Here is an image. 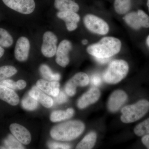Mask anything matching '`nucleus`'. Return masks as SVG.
<instances>
[{
	"label": "nucleus",
	"mask_w": 149,
	"mask_h": 149,
	"mask_svg": "<svg viewBox=\"0 0 149 149\" xmlns=\"http://www.w3.org/2000/svg\"><path fill=\"white\" fill-rule=\"evenodd\" d=\"M85 128V125L81 121L70 120L54 126L51 130L50 135L57 141H71L79 137Z\"/></svg>",
	"instance_id": "1"
},
{
	"label": "nucleus",
	"mask_w": 149,
	"mask_h": 149,
	"mask_svg": "<svg viewBox=\"0 0 149 149\" xmlns=\"http://www.w3.org/2000/svg\"><path fill=\"white\" fill-rule=\"evenodd\" d=\"M121 47L120 40L114 37H106L102 38L97 43L89 46L87 51L95 57L109 58L118 53Z\"/></svg>",
	"instance_id": "2"
},
{
	"label": "nucleus",
	"mask_w": 149,
	"mask_h": 149,
	"mask_svg": "<svg viewBox=\"0 0 149 149\" xmlns=\"http://www.w3.org/2000/svg\"><path fill=\"white\" fill-rule=\"evenodd\" d=\"M129 66L128 63L123 60H115L111 61L103 74L105 82L116 84L125 78L128 74Z\"/></svg>",
	"instance_id": "3"
},
{
	"label": "nucleus",
	"mask_w": 149,
	"mask_h": 149,
	"mask_svg": "<svg viewBox=\"0 0 149 149\" xmlns=\"http://www.w3.org/2000/svg\"><path fill=\"white\" fill-rule=\"evenodd\" d=\"M149 110L148 101L141 100L133 104L126 106L123 108L120 119L124 123L135 122L143 117Z\"/></svg>",
	"instance_id": "4"
},
{
	"label": "nucleus",
	"mask_w": 149,
	"mask_h": 149,
	"mask_svg": "<svg viewBox=\"0 0 149 149\" xmlns=\"http://www.w3.org/2000/svg\"><path fill=\"white\" fill-rule=\"evenodd\" d=\"M83 22L87 29L95 34L105 35L109 31L108 24L104 19L94 15H85Z\"/></svg>",
	"instance_id": "5"
},
{
	"label": "nucleus",
	"mask_w": 149,
	"mask_h": 149,
	"mask_svg": "<svg viewBox=\"0 0 149 149\" xmlns=\"http://www.w3.org/2000/svg\"><path fill=\"white\" fill-rule=\"evenodd\" d=\"M123 19L133 29L138 30L141 27H149V17L141 10H139L137 12H133L127 14Z\"/></svg>",
	"instance_id": "6"
},
{
	"label": "nucleus",
	"mask_w": 149,
	"mask_h": 149,
	"mask_svg": "<svg viewBox=\"0 0 149 149\" xmlns=\"http://www.w3.org/2000/svg\"><path fill=\"white\" fill-rule=\"evenodd\" d=\"M7 6L23 14L32 13L35 10L34 0H2Z\"/></svg>",
	"instance_id": "7"
},
{
	"label": "nucleus",
	"mask_w": 149,
	"mask_h": 149,
	"mask_svg": "<svg viewBox=\"0 0 149 149\" xmlns=\"http://www.w3.org/2000/svg\"><path fill=\"white\" fill-rule=\"evenodd\" d=\"M90 79L88 74L84 72L77 73L67 83L65 87V93L70 97H72L76 93L77 87H85L89 84Z\"/></svg>",
	"instance_id": "8"
},
{
	"label": "nucleus",
	"mask_w": 149,
	"mask_h": 149,
	"mask_svg": "<svg viewBox=\"0 0 149 149\" xmlns=\"http://www.w3.org/2000/svg\"><path fill=\"white\" fill-rule=\"evenodd\" d=\"M58 39L52 32H45L43 37V43L41 48L42 54L48 58L52 57L56 52Z\"/></svg>",
	"instance_id": "9"
},
{
	"label": "nucleus",
	"mask_w": 149,
	"mask_h": 149,
	"mask_svg": "<svg viewBox=\"0 0 149 149\" xmlns=\"http://www.w3.org/2000/svg\"><path fill=\"white\" fill-rule=\"evenodd\" d=\"M72 49L71 42L67 40H63L60 43L56 52V61L63 67H65L70 61L69 53Z\"/></svg>",
	"instance_id": "10"
},
{
	"label": "nucleus",
	"mask_w": 149,
	"mask_h": 149,
	"mask_svg": "<svg viewBox=\"0 0 149 149\" xmlns=\"http://www.w3.org/2000/svg\"><path fill=\"white\" fill-rule=\"evenodd\" d=\"M30 45L29 40L24 37H19L15 49V56L19 61H26L29 56Z\"/></svg>",
	"instance_id": "11"
},
{
	"label": "nucleus",
	"mask_w": 149,
	"mask_h": 149,
	"mask_svg": "<svg viewBox=\"0 0 149 149\" xmlns=\"http://www.w3.org/2000/svg\"><path fill=\"white\" fill-rule=\"evenodd\" d=\"M127 94L124 91L117 90L112 93L108 102V108L112 112L117 111L127 100Z\"/></svg>",
	"instance_id": "12"
},
{
	"label": "nucleus",
	"mask_w": 149,
	"mask_h": 149,
	"mask_svg": "<svg viewBox=\"0 0 149 149\" xmlns=\"http://www.w3.org/2000/svg\"><path fill=\"white\" fill-rule=\"evenodd\" d=\"M100 95V92L98 88H91L78 100L77 107L80 109H83L90 105L95 103L98 100Z\"/></svg>",
	"instance_id": "13"
},
{
	"label": "nucleus",
	"mask_w": 149,
	"mask_h": 149,
	"mask_svg": "<svg viewBox=\"0 0 149 149\" xmlns=\"http://www.w3.org/2000/svg\"><path fill=\"white\" fill-rule=\"evenodd\" d=\"M10 130L15 139L22 144L30 143L32 139L31 134L24 126L17 123H13L10 126Z\"/></svg>",
	"instance_id": "14"
},
{
	"label": "nucleus",
	"mask_w": 149,
	"mask_h": 149,
	"mask_svg": "<svg viewBox=\"0 0 149 149\" xmlns=\"http://www.w3.org/2000/svg\"><path fill=\"white\" fill-rule=\"evenodd\" d=\"M58 18L64 20L67 29L69 31L77 29V23L80 21V16L76 12L72 11H59L56 14Z\"/></svg>",
	"instance_id": "15"
},
{
	"label": "nucleus",
	"mask_w": 149,
	"mask_h": 149,
	"mask_svg": "<svg viewBox=\"0 0 149 149\" xmlns=\"http://www.w3.org/2000/svg\"><path fill=\"white\" fill-rule=\"evenodd\" d=\"M36 86L46 94L53 97L58 95L60 92V83L58 81L41 79L37 81Z\"/></svg>",
	"instance_id": "16"
},
{
	"label": "nucleus",
	"mask_w": 149,
	"mask_h": 149,
	"mask_svg": "<svg viewBox=\"0 0 149 149\" xmlns=\"http://www.w3.org/2000/svg\"><path fill=\"white\" fill-rule=\"evenodd\" d=\"M28 93L45 107L50 108L53 105V99L46 95V93L40 90L37 86L32 87Z\"/></svg>",
	"instance_id": "17"
},
{
	"label": "nucleus",
	"mask_w": 149,
	"mask_h": 149,
	"mask_svg": "<svg viewBox=\"0 0 149 149\" xmlns=\"http://www.w3.org/2000/svg\"><path fill=\"white\" fill-rule=\"evenodd\" d=\"M0 99L12 106H16L19 102V98L15 92L2 85H0Z\"/></svg>",
	"instance_id": "18"
},
{
	"label": "nucleus",
	"mask_w": 149,
	"mask_h": 149,
	"mask_svg": "<svg viewBox=\"0 0 149 149\" xmlns=\"http://www.w3.org/2000/svg\"><path fill=\"white\" fill-rule=\"evenodd\" d=\"M55 8L59 11H72L77 12L79 6L72 0H55Z\"/></svg>",
	"instance_id": "19"
},
{
	"label": "nucleus",
	"mask_w": 149,
	"mask_h": 149,
	"mask_svg": "<svg viewBox=\"0 0 149 149\" xmlns=\"http://www.w3.org/2000/svg\"><path fill=\"white\" fill-rule=\"evenodd\" d=\"M74 113V110L72 108H68L65 111H55L51 113L50 118L52 122H59L69 119L73 116Z\"/></svg>",
	"instance_id": "20"
},
{
	"label": "nucleus",
	"mask_w": 149,
	"mask_h": 149,
	"mask_svg": "<svg viewBox=\"0 0 149 149\" xmlns=\"http://www.w3.org/2000/svg\"><path fill=\"white\" fill-rule=\"evenodd\" d=\"M97 135L95 132H91L83 138L77 144L76 149H91L93 148L97 140Z\"/></svg>",
	"instance_id": "21"
},
{
	"label": "nucleus",
	"mask_w": 149,
	"mask_h": 149,
	"mask_svg": "<svg viewBox=\"0 0 149 149\" xmlns=\"http://www.w3.org/2000/svg\"><path fill=\"white\" fill-rule=\"evenodd\" d=\"M40 71L42 76L46 80L50 81H58L60 80V74L53 72L49 67L47 65L42 64L40 65Z\"/></svg>",
	"instance_id": "22"
},
{
	"label": "nucleus",
	"mask_w": 149,
	"mask_h": 149,
	"mask_svg": "<svg viewBox=\"0 0 149 149\" xmlns=\"http://www.w3.org/2000/svg\"><path fill=\"white\" fill-rule=\"evenodd\" d=\"M114 9L119 14H124L130 10L131 0H115Z\"/></svg>",
	"instance_id": "23"
},
{
	"label": "nucleus",
	"mask_w": 149,
	"mask_h": 149,
	"mask_svg": "<svg viewBox=\"0 0 149 149\" xmlns=\"http://www.w3.org/2000/svg\"><path fill=\"white\" fill-rule=\"evenodd\" d=\"M21 104L22 107L28 111L35 110L38 106V101L29 93L22 99Z\"/></svg>",
	"instance_id": "24"
},
{
	"label": "nucleus",
	"mask_w": 149,
	"mask_h": 149,
	"mask_svg": "<svg viewBox=\"0 0 149 149\" xmlns=\"http://www.w3.org/2000/svg\"><path fill=\"white\" fill-rule=\"evenodd\" d=\"M13 38L6 29L0 28V46L3 47L8 48L12 45Z\"/></svg>",
	"instance_id": "25"
},
{
	"label": "nucleus",
	"mask_w": 149,
	"mask_h": 149,
	"mask_svg": "<svg viewBox=\"0 0 149 149\" xmlns=\"http://www.w3.org/2000/svg\"><path fill=\"white\" fill-rule=\"evenodd\" d=\"M17 72L15 67L5 65L0 67V81L13 76Z\"/></svg>",
	"instance_id": "26"
},
{
	"label": "nucleus",
	"mask_w": 149,
	"mask_h": 149,
	"mask_svg": "<svg viewBox=\"0 0 149 149\" xmlns=\"http://www.w3.org/2000/svg\"><path fill=\"white\" fill-rule=\"evenodd\" d=\"M134 132L139 136L149 134V118L136 125L134 128Z\"/></svg>",
	"instance_id": "27"
},
{
	"label": "nucleus",
	"mask_w": 149,
	"mask_h": 149,
	"mask_svg": "<svg viewBox=\"0 0 149 149\" xmlns=\"http://www.w3.org/2000/svg\"><path fill=\"white\" fill-rule=\"evenodd\" d=\"M6 149H24L19 141H17L11 135L5 141Z\"/></svg>",
	"instance_id": "28"
},
{
	"label": "nucleus",
	"mask_w": 149,
	"mask_h": 149,
	"mask_svg": "<svg viewBox=\"0 0 149 149\" xmlns=\"http://www.w3.org/2000/svg\"><path fill=\"white\" fill-rule=\"evenodd\" d=\"M0 85H2L4 87L10 88L12 90H17L16 82H14L11 80H4L0 81Z\"/></svg>",
	"instance_id": "29"
},
{
	"label": "nucleus",
	"mask_w": 149,
	"mask_h": 149,
	"mask_svg": "<svg viewBox=\"0 0 149 149\" xmlns=\"http://www.w3.org/2000/svg\"><path fill=\"white\" fill-rule=\"evenodd\" d=\"M48 147L50 149H67L71 148V146L68 144L52 142L48 144Z\"/></svg>",
	"instance_id": "30"
},
{
	"label": "nucleus",
	"mask_w": 149,
	"mask_h": 149,
	"mask_svg": "<svg viewBox=\"0 0 149 149\" xmlns=\"http://www.w3.org/2000/svg\"><path fill=\"white\" fill-rule=\"evenodd\" d=\"M54 100L57 104H61L67 101V97L64 93L60 91L58 95L54 97Z\"/></svg>",
	"instance_id": "31"
},
{
	"label": "nucleus",
	"mask_w": 149,
	"mask_h": 149,
	"mask_svg": "<svg viewBox=\"0 0 149 149\" xmlns=\"http://www.w3.org/2000/svg\"><path fill=\"white\" fill-rule=\"evenodd\" d=\"M101 77L98 74H95L91 77V83L95 86H98L101 83Z\"/></svg>",
	"instance_id": "32"
},
{
	"label": "nucleus",
	"mask_w": 149,
	"mask_h": 149,
	"mask_svg": "<svg viewBox=\"0 0 149 149\" xmlns=\"http://www.w3.org/2000/svg\"><path fill=\"white\" fill-rule=\"evenodd\" d=\"M17 87L19 90H22L26 87L27 83L24 80H19L16 82Z\"/></svg>",
	"instance_id": "33"
},
{
	"label": "nucleus",
	"mask_w": 149,
	"mask_h": 149,
	"mask_svg": "<svg viewBox=\"0 0 149 149\" xmlns=\"http://www.w3.org/2000/svg\"><path fill=\"white\" fill-rule=\"evenodd\" d=\"M142 142L144 146L149 149V134L143 136L142 139Z\"/></svg>",
	"instance_id": "34"
},
{
	"label": "nucleus",
	"mask_w": 149,
	"mask_h": 149,
	"mask_svg": "<svg viewBox=\"0 0 149 149\" xmlns=\"http://www.w3.org/2000/svg\"><path fill=\"white\" fill-rule=\"evenodd\" d=\"M96 60L98 62L100 63H106L107 62L109 61V58H97L95 57Z\"/></svg>",
	"instance_id": "35"
},
{
	"label": "nucleus",
	"mask_w": 149,
	"mask_h": 149,
	"mask_svg": "<svg viewBox=\"0 0 149 149\" xmlns=\"http://www.w3.org/2000/svg\"><path fill=\"white\" fill-rule=\"evenodd\" d=\"M4 52L5 50L3 48V47H1V46H0V58L2 57V56L3 55Z\"/></svg>",
	"instance_id": "36"
},
{
	"label": "nucleus",
	"mask_w": 149,
	"mask_h": 149,
	"mask_svg": "<svg viewBox=\"0 0 149 149\" xmlns=\"http://www.w3.org/2000/svg\"><path fill=\"white\" fill-rule=\"evenodd\" d=\"M82 44H83L84 45H87L88 43V40H84L82 41Z\"/></svg>",
	"instance_id": "37"
},
{
	"label": "nucleus",
	"mask_w": 149,
	"mask_h": 149,
	"mask_svg": "<svg viewBox=\"0 0 149 149\" xmlns=\"http://www.w3.org/2000/svg\"><path fill=\"white\" fill-rule=\"evenodd\" d=\"M146 43L147 45L149 47V35L148 36V38H147L146 40Z\"/></svg>",
	"instance_id": "38"
},
{
	"label": "nucleus",
	"mask_w": 149,
	"mask_h": 149,
	"mask_svg": "<svg viewBox=\"0 0 149 149\" xmlns=\"http://www.w3.org/2000/svg\"><path fill=\"white\" fill-rule=\"evenodd\" d=\"M147 6H148V7L149 10V0H148V2H147Z\"/></svg>",
	"instance_id": "39"
},
{
	"label": "nucleus",
	"mask_w": 149,
	"mask_h": 149,
	"mask_svg": "<svg viewBox=\"0 0 149 149\" xmlns=\"http://www.w3.org/2000/svg\"><path fill=\"white\" fill-rule=\"evenodd\" d=\"M0 149H6V147L0 146Z\"/></svg>",
	"instance_id": "40"
}]
</instances>
